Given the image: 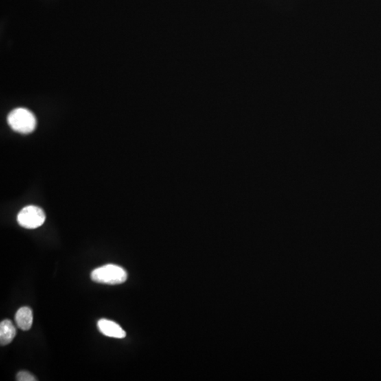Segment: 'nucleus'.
<instances>
[{"label": "nucleus", "mask_w": 381, "mask_h": 381, "mask_svg": "<svg viewBox=\"0 0 381 381\" xmlns=\"http://www.w3.org/2000/svg\"><path fill=\"white\" fill-rule=\"evenodd\" d=\"M45 214L39 207L29 206L23 208L18 214V223L26 229H36L44 224Z\"/></svg>", "instance_id": "3"}, {"label": "nucleus", "mask_w": 381, "mask_h": 381, "mask_svg": "<svg viewBox=\"0 0 381 381\" xmlns=\"http://www.w3.org/2000/svg\"><path fill=\"white\" fill-rule=\"evenodd\" d=\"M16 380L18 381H36L37 379L34 375L28 371H20L16 375Z\"/></svg>", "instance_id": "7"}, {"label": "nucleus", "mask_w": 381, "mask_h": 381, "mask_svg": "<svg viewBox=\"0 0 381 381\" xmlns=\"http://www.w3.org/2000/svg\"><path fill=\"white\" fill-rule=\"evenodd\" d=\"M92 281L100 284L119 285L127 280V272L124 268L114 264H108L93 270Z\"/></svg>", "instance_id": "2"}, {"label": "nucleus", "mask_w": 381, "mask_h": 381, "mask_svg": "<svg viewBox=\"0 0 381 381\" xmlns=\"http://www.w3.org/2000/svg\"><path fill=\"white\" fill-rule=\"evenodd\" d=\"M16 335V327L12 321L5 320L0 323V344L2 346L9 345Z\"/></svg>", "instance_id": "6"}, {"label": "nucleus", "mask_w": 381, "mask_h": 381, "mask_svg": "<svg viewBox=\"0 0 381 381\" xmlns=\"http://www.w3.org/2000/svg\"><path fill=\"white\" fill-rule=\"evenodd\" d=\"M34 316L32 309L28 307L20 308L16 313L15 321L18 327L22 331H29L32 326Z\"/></svg>", "instance_id": "5"}, {"label": "nucleus", "mask_w": 381, "mask_h": 381, "mask_svg": "<svg viewBox=\"0 0 381 381\" xmlns=\"http://www.w3.org/2000/svg\"><path fill=\"white\" fill-rule=\"evenodd\" d=\"M8 124L11 128L18 133L30 134L36 130V117L30 110L18 108L12 110L8 115Z\"/></svg>", "instance_id": "1"}, {"label": "nucleus", "mask_w": 381, "mask_h": 381, "mask_svg": "<svg viewBox=\"0 0 381 381\" xmlns=\"http://www.w3.org/2000/svg\"><path fill=\"white\" fill-rule=\"evenodd\" d=\"M97 327L102 334L110 338L121 339L126 337V332L122 327L119 324L110 320L105 318L100 319L97 322Z\"/></svg>", "instance_id": "4"}]
</instances>
